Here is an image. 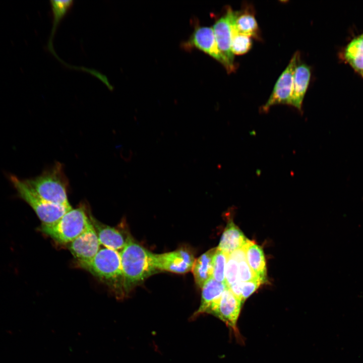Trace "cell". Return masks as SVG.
<instances>
[{
	"label": "cell",
	"mask_w": 363,
	"mask_h": 363,
	"mask_svg": "<svg viewBox=\"0 0 363 363\" xmlns=\"http://www.w3.org/2000/svg\"><path fill=\"white\" fill-rule=\"evenodd\" d=\"M119 254L125 294L157 271L155 265L154 254L132 238Z\"/></svg>",
	"instance_id": "obj_1"
},
{
	"label": "cell",
	"mask_w": 363,
	"mask_h": 363,
	"mask_svg": "<svg viewBox=\"0 0 363 363\" xmlns=\"http://www.w3.org/2000/svg\"><path fill=\"white\" fill-rule=\"evenodd\" d=\"M25 180L44 200L56 205L71 206L67 195L69 180L62 163L55 162L39 175Z\"/></svg>",
	"instance_id": "obj_2"
},
{
	"label": "cell",
	"mask_w": 363,
	"mask_h": 363,
	"mask_svg": "<svg viewBox=\"0 0 363 363\" xmlns=\"http://www.w3.org/2000/svg\"><path fill=\"white\" fill-rule=\"evenodd\" d=\"M85 205L71 208L57 221L42 224L41 230L60 244L71 243L81 235L91 223Z\"/></svg>",
	"instance_id": "obj_3"
},
{
	"label": "cell",
	"mask_w": 363,
	"mask_h": 363,
	"mask_svg": "<svg viewBox=\"0 0 363 363\" xmlns=\"http://www.w3.org/2000/svg\"><path fill=\"white\" fill-rule=\"evenodd\" d=\"M101 280L113 285L118 295H125L119 252L100 249L89 262L81 266Z\"/></svg>",
	"instance_id": "obj_4"
},
{
	"label": "cell",
	"mask_w": 363,
	"mask_h": 363,
	"mask_svg": "<svg viewBox=\"0 0 363 363\" xmlns=\"http://www.w3.org/2000/svg\"><path fill=\"white\" fill-rule=\"evenodd\" d=\"M10 181L18 196L26 202L34 211L42 224H52L59 220L72 207L56 205L41 198L25 182L11 174Z\"/></svg>",
	"instance_id": "obj_5"
},
{
	"label": "cell",
	"mask_w": 363,
	"mask_h": 363,
	"mask_svg": "<svg viewBox=\"0 0 363 363\" xmlns=\"http://www.w3.org/2000/svg\"><path fill=\"white\" fill-rule=\"evenodd\" d=\"M237 11L229 7L225 14L215 22L213 29L223 63L227 72H233L236 69L234 55L231 50L232 30Z\"/></svg>",
	"instance_id": "obj_6"
},
{
	"label": "cell",
	"mask_w": 363,
	"mask_h": 363,
	"mask_svg": "<svg viewBox=\"0 0 363 363\" xmlns=\"http://www.w3.org/2000/svg\"><path fill=\"white\" fill-rule=\"evenodd\" d=\"M299 52H295L287 66L277 79L273 89L266 103L261 109L267 112L270 107L278 104L289 105L291 99L293 75L298 58Z\"/></svg>",
	"instance_id": "obj_7"
},
{
	"label": "cell",
	"mask_w": 363,
	"mask_h": 363,
	"mask_svg": "<svg viewBox=\"0 0 363 363\" xmlns=\"http://www.w3.org/2000/svg\"><path fill=\"white\" fill-rule=\"evenodd\" d=\"M243 303L242 300L227 287L207 314L213 315L220 319L238 335L236 324Z\"/></svg>",
	"instance_id": "obj_8"
},
{
	"label": "cell",
	"mask_w": 363,
	"mask_h": 363,
	"mask_svg": "<svg viewBox=\"0 0 363 363\" xmlns=\"http://www.w3.org/2000/svg\"><path fill=\"white\" fill-rule=\"evenodd\" d=\"M100 245L95 229L91 222L86 229L70 243L69 249L81 266L93 259L100 249Z\"/></svg>",
	"instance_id": "obj_9"
},
{
	"label": "cell",
	"mask_w": 363,
	"mask_h": 363,
	"mask_svg": "<svg viewBox=\"0 0 363 363\" xmlns=\"http://www.w3.org/2000/svg\"><path fill=\"white\" fill-rule=\"evenodd\" d=\"M156 269L183 274L192 270L195 259L193 254L186 249L161 254H154Z\"/></svg>",
	"instance_id": "obj_10"
},
{
	"label": "cell",
	"mask_w": 363,
	"mask_h": 363,
	"mask_svg": "<svg viewBox=\"0 0 363 363\" xmlns=\"http://www.w3.org/2000/svg\"><path fill=\"white\" fill-rule=\"evenodd\" d=\"M188 47L197 48L220 63L222 58L216 41L213 28L197 27L186 44Z\"/></svg>",
	"instance_id": "obj_11"
},
{
	"label": "cell",
	"mask_w": 363,
	"mask_h": 363,
	"mask_svg": "<svg viewBox=\"0 0 363 363\" xmlns=\"http://www.w3.org/2000/svg\"><path fill=\"white\" fill-rule=\"evenodd\" d=\"M311 77L310 67L301 63L299 57L294 72L292 91L289 105L295 107L300 112H302L303 100L310 84Z\"/></svg>",
	"instance_id": "obj_12"
},
{
	"label": "cell",
	"mask_w": 363,
	"mask_h": 363,
	"mask_svg": "<svg viewBox=\"0 0 363 363\" xmlns=\"http://www.w3.org/2000/svg\"><path fill=\"white\" fill-rule=\"evenodd\" d=\"M90 219L100 245L106 248L120 252L132 239L117 228L97 222L91 215Z\"/></svg>",
	"instance_id": "obj_13"
},
{
	"label": "cell",
	"mask_w": 363,
	"mask_h": 363,
	"mask_svg": "<svg viewBox=\"0 0 363 363\" xmlns=\"http://www.w3.org/2000/svg\"><path fill=\"white\" fill-rule=\"evenodd\" d=\"M339 57L363 78V32L354 37L342 49Z\"/></svg>",
	"instance_id": "obj_14"
},
{
	"label": "cell",
	"mask_w": 363,
	"mask_h": 363,
	"mask_svg": "<svg viewBox=\"0 0 363 363\" xmlns=\"http://www.w3.org/2000/svg\"><path fill=\"white\" fill-rule=\"evenodd\" d=\"M227 287L225 283L219 282L212 277L209 279L202 287L201 304L192 318H196L202 314L207 313L210 308L218 301Z\"/></svg>",
	"instance_id": "obj_15"
},
{
	"label": "cell",
	"mask_w": 363,
	"mask_h": 363,
	"mask_svg": "<svg viewBox=\"0 0 363 363\" xmlns=\"http://www.w3.org/2000/svg\"><path fill=\"white\" fill-rule=\"evenodd\" d=\"M233 29L236 32L261 40L260 29L256 19L254 10L251 6H247L240 11H237Z\"/></svg>",
	"instance_id": "obj_16"
},
{
	"label": "cell",
	"mask_w": 363,
	"mask_h": 363,
	"mask_svg": "<svg viewBox=\"0 0 363 363\" xmlns=\"http://www.w3.org/2000/svg\"><path fill=\"white\" fill-rule=\"evenodd\" d=\"M247 262L259 279L263 283L266 281L267 269L263 251L255 242L248 239L244 245Z\"/></svg>",
	"instance_id": "obj_17"
},
{
	"label": "cell",
	"mask_w": 363,
	"mask_h": 363,
	"mask_svg": "<svg viewBox=\"0 0 363 363\" xmlns=\"http://www.w3.org/2000/svg\"><path fill=\"white\" fill-rule=\"evenodd\" d=\"M247 240L240 229L232 221L230 220L222 233L217 248L229 255L234 251L243 247Z\"/></svg>",
	"instance_id": "obj_18"
},
{
	"label": "cell",
	"mask_w": 363,
	"mask_h": 363,
	"mask_svg": "<svg viewBox=\"0 0 363 363\" xmlns=\"http://www.w3.org/2000/svg\"><path fill=\"white\" fill-rule=\"evenodd\" d=\"M217 248H212L195 260L192 270L196 284L202 288L212 277L213 260Z\"/></svg>",
	"instance_id": "obj_19"
},
{
	"label": "cell",
	"mask_w": 363,
	"mask_h": 363,
	"mask_svg": "<svg viewBox=\"0 0 363 363\" xmlns=\"http://www.w3.org/2000/svg\"><path fill=\"white\" fill-rule=\"evenodd\" d=\"M72 0H51L50 5L52 11L53 20L52 27L47 43V48L53 54L55 51L53 48L52 41L56 29L62 20L72 9L74 5Z\"/></svg>",
	"instance_id": "obj_20"
},
{
	"label": "cell",
	"mask_w": 363,
	"mask_h": 363,
	"mask_svg": "<svg viewBox=\"0 0 363 363\" xmlns=\"http://www.w3.org/2000/svg\"><path fill=\"white\" fill-rule=\"evenodd\" d=\"M252 46L251 37L236 32L233 27L231 42V50L232 53L234 55L244 54L251 49Z\"/></svg>",
	"instance_id": "obj_21"
},
{
	"label": "cell",
	"mask_w": 363,
	"mask_h": 363,
	"mask_svg": "<svg viewBox=\"0 0 363 363\" xmlns=\"http://www.w3.org/2000/svg\"><path fill=\"white\" fill-rule=\"evenodd\" d=\"M228 256L216 248L213 260L212 278L219 282L226 283L225 271Z\"/></svg>",
	"instance_id": "obj_22"
},
{
	"label": "cell",
	"mask_w": 363,
	"mask_h": 363,
	"mask_svg": "<svg viewBox=\"0 0 363 363\" xmlns=\"http://www.w3.org/2000/svg\"><path fill=\"white\" fill-rule=\"evenodd\" d=\"M225 278L228 287L239 280L237 262L229 255L225 268Z\"/></svg>",
	"instance_id": "obj_23"
},
{
	"label": "cell",
	"mask_w": 363,
	"mask_h": 363,
	"mask_svg": "<svg viewBox=\"0 0 363 363\" xmlns=\"http://www.w3.org/2000/svg\"><path fill=\"white\" fill-rule=\"evenodd\" d=\"M237 264L238 277L239 281L244 282L252 280H260L249 266L246 259L238 262Z\"/></svg>",
	"instance_id": "obj_24"
},
{
	"label": "cell",
	"mask_w": 363,
	"mask_h": 363,
	"mask_svg": "<svg viewBox=\"0 0 363 363\" xmlns=\"http://www.w3.org/2000/svg\"><path fill=\"white\" fill-rule=\"evenodd\" d=\"M262 284L260 280L241 282V300L244 302Z\"/></svg>",
	"instance_id": "obj_25"
}]
</instances>
